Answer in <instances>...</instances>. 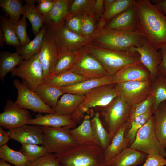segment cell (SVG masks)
Here are the masks:
<instances>
[{"mask_svg":"<svg viewBox=\"0 0 166 166\" xmlns=\"http://www.w3.org/2000/svg\"><path fill=\"white\" fill-rule=\"evenodd\" d=\"M134 6L142 35L159 50L166 45V16L149 0H136Z\"/></svg>","mask_w":166,"mask_h":166,"instance_id":"6da1fadb","label":"cell"},{"mask_svg":"<svg viewBox=\"0 0 166 166\" xmlns=\"http://www.w3.org/2000/svg\"><path fill=\"white\" fill-rule=\"evenodd\" d=\"M84 47L100 62L108 75L111 77L124 67L141 62L136 51L112 49L92 44Z\"/></svg>","mask_w":166,"mask_h":166,"instance_id":"7a4b0ae2","label":"cell"},{"mask_svg":"<svg viewBox=\"0 0 166 166\" xmlns=\"http://www.w3.org/2000/svg\"><path fill=\"white\" fill-rule=\"evenodd\" d=\"M95 44L104 48L122 51H131L134 47L141 46L145 38L140 29L133 31L102 30L92 36Z\"/></svg>","mask_w":166,"mask_h":166,"instance_id":"3957f363","label":"cell"},{"mask_svg":"<svg viewBox=\"0 0 166 166\" xmlns=\"http://www.w3.org/2000/svg\"><path fill=\"white\" fill-rule=\"evenodd\" d=\"M104 152L97 144L77 145L57 157L60 166H105Z\"/></svg>","mask_w":166,"mask_h":166,"instance_id":"277c9868","label":"cell"},{"mask_svg":"<svg viewBox=\"0 0 166 166\" xmlns=\"http://www.w3.org/2000/svg\"><path fill=\"white\" fill-rule=\"evenodd\" d=\"M131 106L120 97H116L107 106L99 108L104 125L109 134L110 141L121 126L129 119Z\"/></svg>","mask_w":166,"mask_h":166,"instance_id":"5b68a950","label":"cell"},{"mask_svg":"<svg viewBox=\"0 0 166 166\" xmlns=\"http://www.w3.org/2000/svg\"><path fill=\"white\" fill-rule=\"evenodd\" d=\"M41 126L43 134L42 145L48 153L55 154L57 157L78 145L69 132L70 128Z\"/></svg>","mask_w":166,"mask_h":166,"instance_id":"8992f818","label":"cell"},{"mask_svg":"<svg viewBox=\"0 0 166 166\" xmlns=\"http://www.w3.org/2000/svg\"><path fill=\"white\" fill-rule=\"evenodd\" d=\"M117 94L115 84L102 85L93 89L84 96V99L78 109L71 116L76 122L90 109L103 107L108 105Z\"/></svg>","mask_w":166,"mask_h":166,"instance_id":"52a82bcc","label":"cell"},{"mask_svg":"<svg viewBox=\"0 0 166 166\" xmlns=\"http://www.w3.org/2000/svg\"><path fill=\"white\" fill-rule=\"evenodd\" d=\"M130 147L147 155L156 153L166 157L165 148L160 144L156 135L153 116L138 131Z\"/></svg>","mask_w":166,"mask_h":166,"instance_id":"ba28073f","label":"cell"},{"mask_svg":"<svg viewBox=\"0 0 166 166\" xmlns=\"http://www.w3.org/2000/svg\"><path fill=\"white\" fill-rule=\"evenodd\" d=\"M10 73L12 77L20 78L23 84L34 91L43 82V70L38 53L24 60Z\"/></svg>","mask_w":166,"mask_h":166,"instance_id":"9c48e42d","label":"cell"},{"mask_svg":"<svg viewBox=\"0 0 166 166\" xmlns=\"http://www.w3.org/2000/svg\"><path fill=\"white\" fill-rule=\"evenodd\" d=\"M118 97L130 106L145 100L152 93V81H132L115 84Z\"/></svg>","mask_w":166,"mask_h":166,"instance_id":"30bf717a","label":"cell"},{"mask_svg":"<svg viewBox=\"0 0 166 166\" xmlns=\"http://www.w3.org/2000/svg\"><path fill=\"white\" fill-rule=\"evenodd\" d=\"M60 52L53 30L47 26L46 32L38 53L44 78L53 73L59 58Z\"/></svg>","mask_w":166,"mask_h":166,"instance_id":"8fae6325","label":"cell"},{"mask_svg":"<svg viewBox=\"0 0 166 166\" xmlns=\"http://www.w3.org/2000/svg\"><path fill=\"white\" fill-rule=\"evenodd\" d=\"M18 91L15 103L20 107L34 112L55 113L53 109L45 104L35 91L31 90L18 79L13 81Z\"/></svg>","mask_w":166,"mask_h":166,"instance_id":"7c38bea8","label":"cell"},{"mask_svg":"<svg viewBox=\"0 0 166 166\" xmlns=\"http://www.w3.org/2000/svg\"><path fill=\"white\" fill-rule=\"evenodd\" d=\"M69 70L88 79L108 76L100 62L84 47L78 50L77 59Z\"/></svg>","mask_w":166,"mask_h":166,"instance_id":"4fadbf2b","label":"cell"},{"mask_svg":"<svg viewBox=\"0 0 166 166\" xmlns=\"http://www.w3.org/2000/svg\"><path fill=\"white\" fill-rule=\"evenodd\" d=\"M52 30L60 52L78 51L93 42L91 37L84 36L71 31L65 23L57 29Z\"/></svg>","mask_w":166,"mask_h":166,"instance_id":"5bb4252c","label":"cell"},{"mask_svg":"<svg viewBox=\"0 0 166 166\" xmlns=\"http://www.w3.org/2000/svg\"><path fill=\"white\" fill-rule=\"evenodd\" d=\"M32 118L31 114L26 109L8 99L3 111L0 114V126L9 130L27 124Z\"/></svg>","mask_w":166,"mask_h":166,"instance_id":"9a60e30c","label":"cell"},{"mask_svg":"<svg viewBox=\"0 0 166 166\" xmlns=\"http://www.w3.org/2000/svg\"><path fill=\"white\" fill-rule=\"evenodd\" d=\"M131 50L138 53L141 62L149 72L152 81L154 80L159 74V67L162 60L161 50L154 49L145 38L141 46L134 47Z\"/></svg>","mask_w":166,"mask_h":166,"instance_id":"2e32d148","label":"cell"},{"mask_svg":"<svg viewBox=\"0 0 166 166\" xmlns=\"http://www.w3.org/2000/svg\"><path fill=\"white\" fill-rule=\"evenodd\" d=\"M10 139H14L22 144H42L43 134L42 126L26 124L10 129L8 131Z\"/></svg>","mask_w":166,"mask_h":166,"instance_id":"e0dca14e","label":"cell"},{"mask_svg":"<svg viewBox=\"0 0 166 166\" xmlns=\"http://www.w3.org/2000/svg\"><path fill=\"white\" fill-rule=\"evenodd\" d=\"M112 78L114 84L152 80L149 72L141 62L124 67L112 77Z\"/></svg>","mask_w":166,"mask_h":166,"instance_id":"ac0fdd59","label":"cell"},{"mask_svg":"<svg viewBox=\"0 0 166 166\" xmlns=\"http://www.w3.org/2000/svg\"><path fill=\"white\" fill-rule=\"evenodd\" d=\"M139 29L134 5L111 20L103 30L133 31Z\"/></svg>","mask_w":166,"mask_h":166,"instance_id":"d6986e66","label":"cell"},{"mask_svg":"<svg viewBox=\"0 0 166 166\" xmlns=\"http://www.w3.org/2000/svg\"><path fill=\"white\" fill-rule=\"evenodd\" d=\"M27 124L55 128L68 127L73 128L76 127V123L71 116L56 113L43 115L39 113L35 115L34 118L30 119Z\"/></svg>","mask_w":166,"mask_h":166,"instance_id":"ffe728a7","label":"cell"},{"mask_svg":"<svg viewBox=\"0 0 166 166\" xmlns=\"http://www.w3.org/2000/svg\"><path fill=\"white\" fill-rule=\"evenodd\" d=\"M71 0H56L52 9L44 17L45 23L53 30L58 28L65 23L69 15Z\"/></svg>","mask_w":166,"mask_h":166,"instance_id":"44dd1931","label":"cell"},{"mask_svg":"<svg viewBox=\"0 0 166 166\" xmlns=\"http://www.w3.org/2000/svg\"><path fill=\"white\" fill-rule=\"evenodd\" d=\"M147 155L130 147L123 150L105 166H137L145 162Z\"/></svg>","mask_w":166,"mask_h":166,"instance_id":"7402d4cb","label":"cell"},{"mask_svg":"<svg viewBox=\"0 0 166 166\" xmlns=\"http://www.w3.org/2000/svg\"><path fill=\"white\" fill-rule=\"evenodd\" d=\"M114 84L112 77L107 76L103 77L89 79L77 84L60 87L64 93H69L85 96L87 93L98 86Z\"/></svg>","mask_w":166,"mask_h":166,"instance_id":"603a6c76","label":"cell"},{"mask_svg":"<svg viewBox=\"0 0 166 166\" xmlns=\"http://www.w3.org/2000/svg\"><path fill=\"white\" fill-rule=\"evenodd\" d=\"M129 125V122L128 121L121 126L113 138L109 145L104 151L105 163L113 159L127 148L129 143L125 137V134Z\"/></svg>","mask_w":166,"mask_h":166,"instance_id":"cb8c5ba5","label":"cell"},{"mask_svg":"<svg viewBox=\"0 0 166 166\" xmlns=\"http://www.w3.org/2000/svg\"><path fill=\"white\" fill-rule=\"evenodd\" d=\"M90 120V116L86 114L79 125L69 129L70 133L78 145L97 144L92 132Z\"/></svg>","mask_w":166,"mask_h":166,"instance_id":"d4e9b609","label":"cell"},{"mask_svg":"<svg viewBox=\"0 0 166 166\" xmlns=\"http://www.w3.org/2000/svg\"><path fill=\"white\" fill-rule=\"evenodd\" d=\"M84 99V96L65 93L52 108L57 114L71 116Z\"/></svg>","mask_w":166,"mask_h":166,"instance_id":"484cf974","label":"cell"},{"mask_svg":"<svg viewBox=\"0 0 166 166\" xmlns=\"http://www.w3.org/2000/svg\"><path fill=\"white\" fill-rule=\"evenodd\" d=\"M136 1V0H115L109 8L105 11L103 15L98 21L95 33L103 30L109 22L134 5Z\"/></svg>","mask_w":166,"mask_h":166,"instance_id":"4316f807","label":"cell"},{"mask_svg":"<svg viewBox=\"0 0 166 166\" xmlns=\"http://www.w3.org/2000/svg\"><path fill=\"white\" fill-rule=\"evenodd\" d=\"M88 78L70 70L58 74H52L45 77L43 83L59 87H66Z\"/></svg>","mask_w":166,"mask_h":166,"instance_id":"83f0119b","label":"cell"},{"mask_svg":"<svg viewBox=\"0 0 166 166\" xmlns=\"http://www.w3.org/2000/svg\"><path fill=\"white\" fill-rule=\"evenodd\" d=\"M46 24L41 29L34 38L24 46L16 47V52L23 57L24 60H28L38 52L47 31Z\"/></svg>","mask_w":166,"mask_h":166,"instance_id":"f1b7e54d","label":"cell"},{"mask_svg":"<svg viewBox=\"0 0 166 166\" xmlns=\"http://www.w3.org/2000/svg\"><path fill=\"white\" fill-rule=\"evenodd\" d=\"M34 91L45 104L52 108L56 106L59 97L64 93L60 87L43 82Z\"/></svg>","mask_w":166,"mask_h":166,"instance_id":"f546056e","label":"cell"},{"mask_svg":"<svg viewBox=\"0 0 166 166\" xmlns=\"http://www.w3.org/2000/svg\"><path fill=\"white\" fill-rule=\"evenodd\" d=\"M90 123L93 135L97 145L104 151L110 143L109 135L101 119L98 112L91 119Z\"/></svg>","mask_w":166,"mask_h":166,"instance_id":"4dcf8cb0","label":"cell"},{"mask_svg":"<svg viewBox=\"0 0 166 166\" xmlns=\"http://www.w3.org/2000/svg\"><path fill=\"white\" fill-rule=\"evenodd\" d=\"M37 1L25 0L26 4L23 6V15L31 23L33 32L35 35L39 32L45 23L44 17L40 14L35 6Z\"/></svg>","mask_w":166,"mask_h":166,"instance_id":"1f68e13d","label":"cell"},{"mask_svg":"<svg viewBox=\"0 0 166 166\" xmlns=\"http://www.w3.org/2000/svg\"><path fill=\"white\" fill-rule=\"evenodd\" d=\"M17 52L4 51L0 53V79L3 81L7 74L20 65L23 61Z\"/></svg>","mask_w":166,"mask_h":166,"instance_id":"d6a6232c","label":"cell"},{"mask_svg":"<svg viewBox=\"0 0 166 166\" xmlns=\"http://www.w3.org/2000/svg\"><path fill=\"white\" fill-rule=\"evenodd\" d=\"M155 131L161 145L166 148V103L163 102L154 113Z\"/></svg>","mask_w":166,"mask_h":166,"instance_id":"836d02e7","label":"cell"},{"mask_svg":"<svg viewBox=\"0 0 166 166\" xmlns=\"http://www.w3.org/2000/svg\"><path fill=\"white\" fill-rule=\"evenodd\" d=\"M78 55V50L61 51L59 59L52 74H58L70 70L76 62Z\"/></svg>","mask_w":166,"mask_h":166,"instance_id":"e575fe53","label":"cell"},{"mask_svg":"<svg viewBox=\"0 0 166 166\" xmlns=\"http://www.w3.org/2000/svg\"><path fill=\"white\" fill-rule=\"evenodd\" d=\"M0 27L6 44L15 48L21 45L15 33L14 24L9 18L1 15L0 17Z\"/></svg>","mask_w":166,"mask_h":166,"instance_id":"d590c367","label":"cell"},{"mask_svg":"<svg viewBox=\"0 0 166 166\" xmlns=\"http://www.w3.org/2000/svg\"><path fill=\"white\" fill-rule=\"evenodd\" d=\"M152 90L155 100L152 108L154 113L160 105L166 101V77L159 74L152 81Z\"/></svg>","mask_w":166,"mask_h":166,"instance_id":"8d00e7d4","label":"cell"},{"mask_svg":"<svg viewBox=\"0 0 166 166\" xmlns=\"http://www.w3.org/2000/svg\"><path fill=\"white\" fill-rule=\"evenodd\" d=\"M22 2L19 0H0V6L9 17L10 20L14 24L21 19L23 14Z\"/></svg>","mask_w":166,"mask_h":166,"instance_id":"74e56055","label":"cell"},{"mask_svg":"<svg viewBox=\"0 0 166 166\" xmlns=\"http://www.w3.org/2000/svg\"><path fill=\"white\" fill-rule=\"evenodd\" d=\"M0 158L15 166H26L29 162L26 157L20 151L14 150L7 144L0 147Z\"/></svg>","mask_w":166,"mask_h":166,"instance_id":"f35d334b","label":"cell"},{"mask_svg":"<svg viewBox=\"0 0 166 166\" xmlns=\"http://www.w3.org/2000/svg\"><path fill=\"white\" fill-rule=\"evenodd\" d=\"M153 113L152 108L145 113L136 117L130 122L125 137L131 145L134 141L138 131L153 116Z\"/></svg>","mask_w":166,"mask_h":166,"instance_id":"ab89813d","label":"cell"},{"mask_svg":"<svg viewBox=\"0 0 166 166\" xmlns=\"http://www.w3.org/2000/svg\"><path fill=\"white\" fill-rule=\"evenodd\" d=\"M20 151L30 162L34 161L48 153L44 146L32 144H22Z\"/></svg>","mask_w":166,"mask_h":166,"instance_id":"60d3db41","label":"cell"},{"mask_svg":"<svg viewBox=\"0 0 166 166\" xmlns=\"http://www.w3.org/2000/svg\"><path fill=\"white\" fill-rule=\"evenodd\" d=\"M155 101L154 97L152 94L148 98L131 106L128 121L130 122L137 116L145 113L152 108Z\"/></svg>","mask_w":166,"mask_h":166,"instance_id":"b9f144b4","label":"cell"},{"mask_svg":"<svg viewBox=\"0 0 166 166\" xmlns=\"http://www.w3.org/2000/svg\"><path fill=\"white\" fill-rule=\"evenodd\" d=\"M95 0H71L69 14L71 15H82L92 13L93 6Z\"/></svg>","mask_w":166,"mask_h":166,"instance_id":"7bdbcfd3","label":"cell"},{"mask_svg":"<svg viewBox=\"0 0 166 166\" xmlns=\"http://www.w3.org/2000/svg\"><path fill=\"white\" fill-rule=\"evenodd\" d=\"M96 21L92 12L81 15V34L84 36L91 37L96 30Z\"/></svg>","mask_w":166,"mask_h":166,"instance_id":"ee69618b","label":"cell"},{"mask_svg":"<svg viewBox=\"0 0 166 166\" xmlns=\"http://www.w3.org/2000/svg\"><path fill=\"white\" fill-rule=\"evenodd\" d=\"M26 17L23 15L18 22L14 24L15 33L21 46L26 45L30 41L26 31Z\"/></svg>","mask_w":166,"mask_h":166,"instance_id":"f6af8a7d","label":"cell"},{"mask_svg":"<svg viewBox=\"0 0 166 166\" xmlns=\"http://www.w3.org/2000/svg\"><path fill=\"white\" fill-rule=\"evenodd\" d=\"M26 166H60V164L55 154L48 153L34 161L29 162Z\"/></svg>","mask_w":166,"mask_h":166,"instance_id":"bcb514c9","label":"cell"},{"mask_svg":"<svg viewBox=\"0 0 166 166\" xmlns=\"http://www.w3.org/2000/svg\"><path fill=\"white\" fill-rule=\"evenodd\" d=\"M65 24L67 27L71 31L81 35V15H71L69 14L65 21Z\"/></svg>","mask_w":166,"mask_h":166,"instance_id":"7dc6e473","label":"cell"},{"mask_svg":"<svg viewBox=\"0 0 166 166\" xmlns=\"http://www.w3.org/2000/svg\"><path fill=\"white\" fill-rule=\"evenodd\" d=\"M166 165V159L156 153L147 155L144 163L142 166H164Z\"/></svg>","mask_w":166,"mask_h":166,"instance_id":"c3c4849f","label":"cell"},{"mask_svg":"<svg viewBox=\"0 0 166 166\" xmlns=\"http://www.w3.org/2000/svg\"><path fill=\"white\" fill-rule=\"evenodd\" d=\"M56 0H38L36 8L44 17L47 15L53 6Z\"/></svg>","mask_w":166,"mask_h":166,"instance_id":"681fc988","label":"cell"},{"mask_svg":"<svg viewBox=\"0 0 166 166\" xmlns=\"http://www.w3.org/2000/svg\"><path fill=\"white\" fill-rule=\"evenodd\" d=\"M104 11V0H95L93 6L92 13L97 21H99Z\"/></svg>","mask_w":166,"mask_h":166,"instance_id":"f907efd6","label":"cell"},{"mask_svg":"<svg viewBox=\"0 0 166 166\" xmlns=\"http://www.w3.org/2000/svg\"><path fill=\"white\" fill-rule=\"evenodd\" d=\"M162 54V60L159 66V74L166 77V45L162 47L160 49Z\"/></svg>","mask_w":166,"mask_h":166,"instance_id":"816d5d0a","label":"cell"},{"mask_svg":"<svg viewBox=\"0 0 166 166\" xmlns=\"http://www.w3.org/2000/svg\"><path fill=\"white\" fill-rule=\"evenodd\" d=\"M10 139L8 131H4L2 127H0V147L6 144Z\"/></svg>","mask_w":166,"mask_h":166,"instance_id":"f5cc1de1","label":"cell"},{"mask_svg":"<svg viewBox=\"0 0 166 166\" xmlns=\"http://www.w3.org/2000/svg\"><path fill=\"white\" fill-rule=\"evenodd\" d=\"M153 4L166 16V0H152Z\"/></svg>","mask_w":166,"mask_h":166,"instance_id":"db71d44e","label":"cell"},{"mask_svg":"<svg viewBox=\"0 0 166 166\" xmlns=\"http://www.w3.org/2000/svg\"><path fill=\"white\" fill-rule=\"evenodd\" d=\"M115 0H104L105 11L108 9L114 3Z\"/></svg>","mask_w":166,"mask_h":166,"instance_id":"11a10c76","label":"cell"},{"mask_svg":"<svg viewBox=\"0 0 166 166\" xmlns=\"http://www.w3.org/2000/svg\"><path fill=\"white\" fill-rule=\"evenodd\" d=\"M4 37L2 30H0V46L2 48H3L5 43Z\"/></svg>","mask_w":166,"mask_h":166,"instance_id":"9f6ffc18","label":"cell"},{"mask_svg":"<svg viewBox=\"0 0 166 166\" xmlns=\"http://www.w3.org/2000/svg\"><path fill=\"white\" fill-rule=\"evenodd\" d=\"M0 166H12L4 160L0 159Z\"/></svg>","mask_w":166,"mask_h":166,"instance_id":"6f0895ef","label":"cell"}]
</instances>
